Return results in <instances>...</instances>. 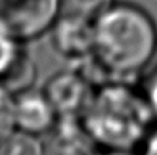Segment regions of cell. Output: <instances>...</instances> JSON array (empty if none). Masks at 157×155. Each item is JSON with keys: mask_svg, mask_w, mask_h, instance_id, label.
<instances>
[{"mask_svg": "<svg viewBox=\"0 0 157 155\" xmlns=\"http://www.w3.org/2000/svg\"><path fill=\"white\" fill-rule=\"evenodd\" d=\"M157 52V28L150 15L128 3H113L93 25V54L77 68L96 87L127 81Z\"/></svg>", "mask_w": 157, "mask_h": 155, "instance_id": "1", "label": "cell"}, {"mask_svg": "<svg viewBox=\"0 0 157 155\" xmlns=\"http://www.w3.org/2000/svg\"><path fill=\"white\" fill-rule=\"evenodd\" d=\"M154 119L146 94L127 81H108L96 87L82 122L96 145L128 152L151 135Z\"/></svg>", "mask_w": 157, "mask_h": 155, "instance_id": "2", "label": "cell"}, {"mask_svg": "<svg viewBox=\"0 0 157 155\" xmlns=\"http://www.w3.org/2000/svg\"><path fill=\"white\" fill-rule=\"evenodd\" d=\"M60 13V0H0V28L22 44L50 32Z\"/></svg>", "mask_w": 157, "mask_h": 155, "instance_id": "3", "label": "cell"}, {"mask_svg": "<svg viewBox=\"0 0 157 155\" xmlns=\"http://www.w3.org/2000/svg\"><path fill=\"white\" fill-rule=\"evenodd\" d=\"M96 86L77 67L56 72L44 87L58 117H82L89 106Z\"/></svg>", "mask_w": 157, "mask_h": 155, "instance_id": "4", "label": "cell"}, {"mask_svg": "<svg viewBox=\"0 0 157 155\" xmlns=\"http://www.w3.org/2000/svg\"><path fill=\"white\" fill-rule=\"evenodd\" d=\"M93 25L82 17L60 15L50 29L54 51L71 65L87 60L93 54Z\"/></svg>", "mask_w": 157, "mask_h": 155, "instance_id": "5", "label": "cell"}, {"mask_svg": "<svg viewBox=\"0 0 157 155\" xmlns=\"http://www.w3.org/2000/svg\"><path fill=\"white\" fill-rule=\"evenodd\" d=\"M57 119V112L44 91L31 87L13 94L15 129L31 135H39L50 132Z\"/></svg>", "mask_w": 157, "mask_h": 155, "instance_id": "6", "label": "cell"}, {"mask_svg": "<svg viewBox=\"0 0 157 155\" xmlns=\"http://www.w3.org/2000/svg\"><path fill=\"white\" fill-rule=\"evenodd\" d=\"M47 155H92L95 146L82 117H58L50 132Z\"/></svg>", "mask_w": 157, "mask_h": 155, "instance_id": "7", "label": "cell"}, {"mask_svg": "<svg viewBox=\"0 0 157 155\" xmlns=\"http://www.w3.org/2000/svg\"><path fill=\"white\" fill-rule=\"evenodd\" d=\"M35 77H36V70H35L34 60L29 57L26 51L22 50L19 58L10 68V71L6 74L5 78L0 80V83L12 94H16L19 91L31 89L35 81Z\"/></svg>", "mask_w": 157, "mask_h": 155, "instance_id": "8", "label": "cell"}, {"mask_svg": "<svg viewBox=\"0 0 157 155\" xmlns=\"http://www.w3.org/2000/svg\"><path fill=\"white\" fill-rule=\"evenodd\" d=\"M0 155H47L36 135L13 131L0 141Z\"/></svg>", "mask_w": 157, "mask_h": 155, "instance_id": "9", "label": "cell"}, {"mask_svg": "<svg viewBox=\"0 0 157 155\" xmlns=\"http://www.w3.org/2000/svg\"><path fill=\"white\" fill-rule=\"evenodd\" d=\"M61 13L96 22L115 3L113 0H60Z\"/></svg>", "mask_w": 157, "mask_h": 155, "instance_id": "10", "label": "cell"}, {"mask_svg": "<svg viewBox=\"0 0 157 155\" xmlns=\"http://www.w3.org/2000/svg\"><path fill=\"white\" fill-rule=\"evenodd\" d=\"M22 52L21 42L0 28V80L6 77Z\"/></svg>", "mask_w": 157, "mask_h": 155, "instance_id": "11", "label": "cell"}, {"mask_svg": "<svg viewBox=\"0 0 157 155\" xmlns=\"http://www.w3.org/2000/svg\"><path fill=\"white\" fill-rule=\"evenodd\" d=\"M13 131V94L0 83V141Z\"/></svg>", "mask_w": 157, "mask_h": 155, "instance_id": "12", "label": "cell"}, {"mask_svg": "<svg viewBox=\"0 0 157 155\" xmlns=\"http://www.w3.org/2000/svg\"><path fill=\"white\" fill-rule=\"evenodd\" d=\"M144 94H146L147 100H148V103H150L153 112H154V115H156V117H157V74H154V76L150 78Z\"/></svg>", "mask_w": 157, "mask_h": 155, "instance_id": "13", "label": "cell"}, {"mask_svg": "<svg viewBox=\"0 0 157 155\" xmlns=\"http://www.w3.org/2000/svg\"><path fill=\"white\" fill-rule=\"evenodd\" d=\"M144 155H157V129H154L151 135L147 138Z\"/></svg>", "mask_w": 157, "mask_h": 155, "instance_id": "14", "label": "cell"}, {"mask_svg": "<svg viewBox=\"0 0 157 155\" xmlns=\"http://www.w3.org/2000/svg\"><path fill=\"white\" fill-rule=\"evenodd\" d=\"M105 155H129L127 151H109Z\"/></svg>", "mask_w": 157, "mask_h": 155, "instance_id": "15", "label": "cell"}]
</instances>
